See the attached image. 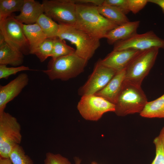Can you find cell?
<instances>
[{
	"label": "cell",
	"instance_id": "e575fe53",
	"mask_svg": "<svg viewBox=\"0 0 164 164\" xmlns=\"http://www.w3.org/2000/svg\"><path fill=\"white\" fill-rule=\"evenodd\" d=\"M74 164H81V160L79 158L76 157L74 159Z\"/></svg>",
	"mask_w": 164,
	"mask_h": 164
},
{
	"label": "cell",
	"instance_id": "7c38bea8",
	"mask_svg": "<svg viewBox=\"0 0 164 164\" xmlns=\"http://www.w3.org/2000/svg\"><path fill=\"white\" fill-rule=\"evenodd\" d=\"M27 74L22 73L5 85L0 86V113L5 111L7 104L18 96L28 84Z\"/></svg>",
	"mask_w": 164,
	"mask_h": 164
},
{
	"label": "cell",
	"instance_id": "5b68a950",
	"mask_svg": "<svg viewBox=\"0 0 164 164\" xmlns=\"http://www.w3.org/2000/svg\"><path fill=\"white\" fill-rule=\"evenodd\" d=\"M159 48L153 47L140 52L125 69V81L141 86L154 65Z\"/></svg>",
	"mask_w": 164,
	"mask_h": 164
},
{
	"label": "cell",
	"instance_id": "f546056e",
	"mask_svg": "<svg viewBox=\"0 0 164 164\" xmlns=\"http://www.w3.org/2000/svg\"><path fill=\"white\" fill-rule=\"evenodd\" d=\"M103 4L115 6L126 15L130 12L127 0H104Z\"/></svg>",
	"mask_w": 164,
	"mask_h": 164
},
{
	"label": "cell",
	"instance_id": "44dd1931",
	"mask_svg": "<svg viewBox=\"0 0 164 164\" xmlns=\"http://www.w3.org/2000/svg\"><path fill=\"white\" fill-rule=\"evenodd\" d=\"M36 23L40 27L47 38L54 39L57 37L59 29V24L45 13L40 16Z\"/></svg>",
	"mask_w": 164,
	"mask_h": 164
},
{
	"label": "cell",
	"instance_id": "d4e9b609",
	"mask_svg": "<svg viewBox=\"0 0 164 164\" xmlns=\"http://www.w3.org/2000/svg\"><path fill=\"white\" fill-rule=\"evenodd\" d=\"M54 39H46L36 49L33 53L43 62L48 57H51L53 50Z\"/></svg>",
	"mask_w": 164,
	"mask_h": 164
},
{
	"label": "cell",
	"instance_id": "7a4b0ae2",
	"mask_svg": "<svg viewBox=\"0 0 164 164\" xmlns=\"http://www.w3.org/2000/svg\"><path fill=\"white\" fill-rule=\"evenodd\" d=\"M59 24V29L57 37L67 40L74 45L75 53L87 61L90 60L100 46V39L77 28L74 25Z\"/></svg>",
	"mask_w": 164,
	"mask_h": 164
},
{
	"label": "cell",
	"instance_id": "277c9868",
	"mask_svg": "<svg viewBox=\"0 0 164 164\" xmlns=\"http://www.w3.org/2000/svg\"><path fill=\"white\" fill-rule=\"evenodd\" d=\"M87 62L75 53L51 60L47 69L42 71L51 80H67L83 72Z\"/></svg>",
	"mask_w": 164,
	"mask_h": 164
},
{
	"label": "cell",
	"instance_id": "484cf974",
	"mask_svg": "<svg viewBox=\"0 0 164 164\" xmlns=\"http://www.w3.org/2000/svg\"><path fill=\"white\" fill-rule=\"evenodd\" d=\"M31 70L28 67L24 66L8 67L6 65H0V79H7L10 76L19 72Z\"/></svg>",
	"mask_w": 164,
	"mask_h": 164
},
{
	"label": "cell",
	"instance_id": "4316f807",
	"mask_svg": "<svg viewBox=\"0 0 164 164\" xmlns=\"http://www.w3.org/2000/svg\"><path fill=\"white\" fill-rule=\"evenodd\" d=\"M44 164H71L68 159L59 154L46 153Z\"/></svg>",
	"mask_w": 164,
	"mask_h": 164
},
{
	"label": "cell",
	"instance_id": "f1b7e54d",
	"mask_svg": "<svg viewBox=\"0 0 164 164\" xmlns=\"http://www.w3.org/2000/svg\"><path fill=\"white\" fill-rule=\"evenodd\" d=\"M129 10L136 14L142 10L149 2L148 0H127Z\"/></svg>",
	"mask_w": 164,
	"mask_h": 164
},
{
	"label": "cell",
	"instance_id": "d6986e66",
	"mask_svg": "<svg viewBox=\"0 0 164 164\" xmlns=\"http://www.w3.org/2000/svg\"><path fill=\"white\" fill-rule=\"evenodd\" d=\"M97 7L101 15L118 26L129 21L126 15L115 6L103 4Z\"/></svg>",
	"mask_w": 164,
	"mask_h": 164
},
{
	"label": "cell",
	"instance_id": "4fadbf2b",
	"mask_svg": "<svg viewBox=\"0 0 164 164\" xmlns=\"http://www.w3.org/2000/svg\"><path fill=\"white\" fill-rule=\"evenodd\" d=\"M141 51L132 50H113L104 59L100 60L103 65L117 72L125 69L131 61Z\"/></svg>",
	"mask_w": 164,
	"mask_h": 164
},
{
	"label": "cell",
	"instance_id": "6da1fadb",
	"mask_svg": "<svg viewBox=\"0 0 164 164\" xmlns=\"http://www.w3.org/2000/svg\"><path fill=\"white\" fill-rule=\"evenodd\" d=\"M74 26L91 36L100 39L118 25L101 15L97 6L76 4Z\"/></svg>",
	"mask_w": 164,
	"mask_h": 164
},
{
	"label": "cell",
	"instance_id": "ffe728a7",
	"mask_svg": "<svg viewBox=\"0 0 164 164\" xmlns=\"http://www.w3.org/2000/svg\"><path fill=\"white\" fill-rule=\"evenodd\" d=\"M140 114L146 118H164V94L153 101H148Z\"/></svg>",
	"mask_w": 164,
	"mask_h": 164
},
{
	"label": "cell",
	"instance_id": "5bb4252c",
	"mask_svg": "<svg viewBox=\"0 0 164 164\" xmlns=\"http://www.w3.org/2000/svg\"><path fill=\"white\" fill-rule=\"evenodd\" d=\"M44 13L42 3L34 0H24L20 14L14 16L19 22L26 25L36 23L39 18Z\"/></svg>",
	"mask_w": 164,
	"mask_h": 164
},
{
	"label": "cell",
	"instance_id": "836d02e7",
	"mask_svg": "<svg viewBox=\"0 0 164 164\" xmlns=\"http://www.w3.org/2000/svg\"><path fill=\"white\" fill-rule=\"evenodd\" d=\"M158 137L164 145V126L161 130L159 135Z\"/></svg>",
	"mask_w": 164,
	"mask_h": 164
},
{
	"label": "cell",
	"instance_id": "1f68e13d",
	"mask_svg": "<svg viewBox=\"0 0 164 164\" xmlns=\"http://www.w3.org/2000/svg\"><path fill=\"white\" fill-rule=\"evenodd\" d=\"M148 1L149 2L153 3L159 6L164 14V0H148Z\"/></svg>",
	"mask_w": 164,
	"mask_h": 164
},
{
	"label": "cell",
	"instance_id": "d6a6232c",
	"mask_svg": "<svg viewBox=\"0 0 164 164\" xmlns=\"http://www.w3.org/2000/svg\"><path fill=\"white\" fill-rule=\"evenodd\" d=\"M0 164H12L9 158L0 157Z\"/></svg>",
	"mask_w": 164,
	"mask_h": 164
},
{
	"label": "cell",
	"instance_id": "52a82bcc",
	"mask_svg": "<svg viewBox=\"0 0 164 164\" xmlns=\"http://www.w3.org/2000/svg\"><path fill=\"white\" fill-rule=\"evenodd\" d=\"M22 24L11 16L0 21V34L10 46L22 53L29 54V44L24 33Z\"/></svg>",
	"mask_w": 164,
	"mask_h": 164
},
{
	"label": "cell",
	"instance_id": "cb8c5ba5",
	"mask_svg": "<svg viewBox=\"0 0 164 164\" xmlns=\"http://www.w3.org/2000/svg\"><path fill=\"white\" fill-rule=\"evenodd\" d=\"M12 164H34L32 160L26 154L19 145L15 146L12 150L9 156Z\"/></svg>",
	"mask_w": 164,
	"mask_h": 164
},
{
	"label": "cell",
	"instance_id": "30bf717a",
	"mask_svg": "<svg viewBox=\"0 0 164 164\" xmlns=\"http://www.w3.org/2000/svg\"><path fill=\"white\" fill-rule=\"evenodd\" d=\"M156 47L164 49V39L159 37L152 31L145 33H137L125 40L114 44L113 50H132L143 51Z\"/></svg>",
	"mask_w": 164,
	"mask_h": 164
},
{
	"label": "cell",
	"instance_id": "ac0fdd59",
	"mask_svg": "<svg viewBox=\"0 0 164 164\" xmlns=\"http://www.w3.org/2000/svg\"><path fill=\"white\" fill-rule=\"evenodd\" d=\"M22 26L29 43V54H33L36 49L47 38L36 23L29 25L22 24Z\"/></svg>",
	"mask_w": 164,
	"mask_h": 164
},
{
	"label": "cell",
	"instance_id": "9a60e30c",
	"mask_svg": "<svg viewBox=\"0 0 164 164\" xmlns=\"http://www.w3.org/2000/svg\"><path fill=\"white\" fill-rule=\"evenodd\" d=\"M125 69L118 72L107 85L95 94L115 104L125 79Z\"/></svg>",
	"mask_w": 164,
	"mask_h": 164
},
{
	"label": "cell",
	"instance_id": "d590c367",
	"mask_svg": "<svg viewBox=\"0 0 164 164\" xmlns=\"http://www.w3.org/2000/svg\"><path fill=\"white\" fill-rule=\"evenodd\" d=\"M91 164H99L95 162H92Z\"/></svg>",
	"mask_w": 164,
	"mask_h": 164
},
{
	"label": "cell",
	"instance_id": "e0dca14e",
	"mask_svg": "<svg viewBox=\"0 0 164 164\" xmlns=\"http://www.w3.org/2000/svg\"><path fill=\"white\" fill-rule=\"evenodd\" d=\"M0 65L19 66L23 62L24 54L13 49L0 36Z\"/></svg>",
	"mask_w": 164,
	"mask_h": 164
},
{
	"label": "cell",
	"instance_id": "9c48e42d",
	"mask_svg": "<svg viewBox=\"0 0 164 164\" xmlns=\"http://www.w3.org/2000/svg\"><path fill=\"white\" fill-rule=\"evenodd\" d=\"M44 13L59 24L74 25L76 4L73 0H43Z\"/></svg>",
	"mask_w": 164,
	"mask_h": 164
},
{
	"label": "cell",
	"instance_id": "7402d4cb",
	"mask_svg": "<svg viewBox=\"0 0 164 164\" xmlns=\"http://www.w3.org/2000/svg\"><path fill=\"white\" fill-rule=\"evenodd\" d=\"M24 0H0V21L11 16L14 12H20Z\"/></svg>",
	"mask_w": 164,
	"mask_h": 164
},
{
	"label": "cell",
	"instance_id": "83f0119b",
	"mask_svg": "<svg viewBox=\"0 0 164 164\" xmlns=\"http://www.w3.org/2000/svg\"><path fill=\"white\" fill-rule=\"evenodd\" d=\"M156 149L155 157L151 164H164V145L158 137L153 140Z\"/></svg>",
	"mask_w": 164,
	"mask_h": 164
},
{
	"label": "cell",
	"instance_id": "ba28073f",
	"mask_svg": "<svg viewBox=\"0 0 164 164\" xmlns=\"http://www.w3.org/2000/svg\"><path fill=\"white\" fill-rule=\"evenodd\" d=\"M85 119L96 121L108 112H114L115 105L103 97L95 94L82 96L77 106Z\"/></svg>",
	"mask_w": 164,
	"mask_h": 164
},
{
	"label": "cell",
	"instance_id": "4dcf8cb0",
	"mask_svg": "<svg viewBox=\"0 0 164 164\" xmlns=\"http://www.w3.org/2000/svg\"><path fill=\"white\" fill-rule=\"evenodd\" d=\"M76 4H82L87 5V4H91L94 5L99 6L103 5L104 0H73Z\"/></svg>",
	"mask_w": 164,
	"mask_h": 164
},
{
	"label": "cell",
	"instance_id": "603a6c76",
	"mask_svg": "<svg viewBox=\"0 0 164 164\" xmlns=\"http://www.w3.org/2000/svg\"><path fill=\"white\" fill-rule=\"evenodd\" d=\"M75 49L68 45L65 40L56 37L54 39L53 50L51 57L52 60L75 53Z\"/></svg>",
	"mask_w": 164,
	"mask_h": 164
},
{
	"label": "cell",
	"instance_id": "8992f818",
	"mask_svg": "<svg viewBox=\"0 0 164 164\" xmlns=\"http://www.w3.org/2000/svg\"><path fill=\"white\" fill-rule=\"evenodd\" d=\"M22 139L21 126L16 118L5 111L0 113V157L9 158L12 149Z\"/></svg>",
	"mask_w": 164,
	"mask_h": 164
},
{
	"label": "cell",
	"instance_id": "8fae6325",
	"mask_svg": "<svg viewBox=\"0 0 164 164\" xmlns=\"http://www.w3.org/2000/svg\"><path fill=\"white\" fill-rule=\"evenodd\" d=\"M117 72L102 65L99 60L88 80L79 89V94L82 96L95 94L104 88Z\"/></svg>",
	"mask_w": 164,
	"mask_h": 164
},
{
	"label": "cell",
	"instance_id": "3957f363",
	"mask_svg": "<svg viewBox=\"0 0 164 164\" xmlns=\"http://www.w3.org/2000/svg\"><path fill=\"white\" fill-rule=\"evenodd\" d=\"M148 102L141 86L124 80L121 91L114 104V112L119 116L140 114Z\"/></svg>",
	"mask_w": 164,
	"mask_h": 164
},
{
	"label": "cell",
	"instance_id": "2e32d148",
	"mask_svg": "<svg viewBox=\"0 0 164 164\" xmlns=\"http://www.w3.org/2000/svg\"><path fill=\"white\" fill-rule=\"evenodd\" d=\"M140 21H129L109 31L105 38L110 44H114L116 42L125 40L137 33Z\"/></svg>",
	"mask_w": 164,
	"mask_h": 164
}]
</instances>
